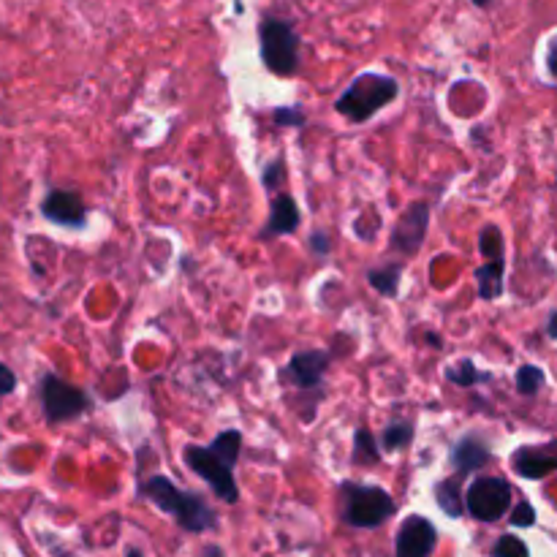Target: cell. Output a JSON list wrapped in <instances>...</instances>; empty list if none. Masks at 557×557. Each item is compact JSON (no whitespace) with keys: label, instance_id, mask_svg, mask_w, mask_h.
Instances as JSON below:
<instances>
[{"label":"cell","instance_id":"1","mask_svg":"<svg viewBox=\"0 0 557 557\" xmlns=\"http://www.w3.org/2000/svg\"><path fill=\"white\" fill-rule=\"evenodd\" d=\"M242 441L245 435L237 427H229L215 435V441L202 446V443H185L183 462L185 468L199 476V479L212 490V495L223 503L234 506L240 500V484L234 479V468L240 462Z\"/></svg>","mask_w":557,"mask_h":557},{"label":"cell","instance_id":"2","mask_svg":"<svg viewBox=\"0 0 557 557\" xmlns=\"http://www.w3.org/2000/svg\"><path fill=\"white\" fill-rule=\"evenodd\" d=\"M136 492L142 500H150L155 509L164 511L166 517H172L185 533L199 536V533H210V530L218 528V514L210 503L199 492L177 487L166 473L142 476Z\"/></svg>","mask_w":557,"mask_h":557},{"label":"cell","instance_id":"3","mask_svg":"<svg viewBox=\"0 0 557 557\" xmlns=\"http://www.w3.org/2000/svg\"><path fill=\"white\" fill-rule=\"evenodd\" d=\"M340 522L356 530H375L397 514V503L389 490L365 481H340L337 487Z\"/></svg>","mask_w":557,"mask_h":557},{"label":"cell","instance_id":"4","mask_svg":"<svg viewBox=\"0 0 557 557\" xmlns=\"http://www.w3.org/2000/svg\"><path fill=\"white\" fill-rule=\"evenodd\" d=\"M397 96H400L397 79L389 74H378V71H365L351 79V85L337 96L335 112L346 117L351 125H362L373 120L378 112H384L389 104H394Z\"/></svg>","mask_w":557,"mask_h":557},{"label":"cell","instance_id":"5","mask_svg":"<svg viewBox=\"0 0 557 557\" xmlns=\"http://www.w3.org/2000/svg\"><path fill=\"white\" fill-rule=\"evenodd\" d=\"M261 63L269 74L289 79L299 71V49L302 39L289 22L280 17H264L259 22Z\"/></svg>","mask_w":557,"mask_h":557},{"label":"cell","instance_id":"6","mask_svg":"<svg viewBox=\"0 0 557 557\" xmlns=\"http://www.w3.org/2000/svg\"><path fill=\"white\" fill-rule=\"evenodd\" d=\"M476 242H479V253L484 259L473 269L476 294L481 302H495L506 294V237H503L498 223H487V226H481Z\"/></svg>","mask_w":557,"mask_h":557},{"label":"cell","instance_id":"7","mask_svg":"<svg viewBox=\"0 0 557 557\" xmlns=\"http://www.w3.org/2000/svg\"><path fill=\"white\" fill-rule=\"evenodd\" d=\"M39 400L44 419L49 424L77 422L85 413L93 411V397L79 389L58 373H44L39 381Z\"/></svg>","mask_w":557,"mask_h":557},{"label":"cell","instance_id":"8","mask_svg":"<svg viewBox=\"0 0 557 557\" xmlns=\"http://www.w3.org/2000/svg\"><path fill=\"white\" fill-rule=\"evenodd\" d=\"M465 511L476 522H498L511 511V484L506 476H476L465 490Z\"/></svg>","mask_w":557,"mask_h":557},{"label":"cell","instance_id":"9","mask_svg":"<svg viewBox=\"0 0 557 557\" xmlns=\"http://www.w3.org/2000/svg\"><path fill=\"white\" fill-rule=\"evenodd\" d=\"M430 221H433L430 202L419 199V202L408 204L403 215L394 221L392 231H389V253L400 256V259H413L427 240Z\"/></svg>","mask_w":557,"mask_h":557},{"label":"cell","instance_id":"10","mask_svg":"<svg viewBox=\"0 0 557 557\" xmlns=\"http://www.w3.org/2000/svg\"><path fill=\"white\" fill-rule=\"evenodd\" d=\"M332 365V354L324 348H305L291 354L289 365L280 370V384L294 386L302 394H324V378Z\"/></svg>","mask_w":557,"mask_h":557},{"label":"cell","instance_id":"11","mask_svg":"<svg viewBox=\"0 0 557 557\" xmlns=\"http://www.w3.org/2000/svg\"><path fill=\"white\" fill-rule=\"evenodd\" d=\"M438 547V528L424 514H408L394 536V557H430Z\"/></svg>","mask_w":557,"mask_h":557},{"label":"cell","instance_id":"12","mask_svg":"<svg viewBox=\"0 0 557 557\" xmlns=\"http://www.w3.org/2000/svg\"><path fill=\"white\" fill-rule=\"evenodd\" d=\"M41 215L44 221L63 226V229H85L87 204L77 191L71 188H49L41 199Z\"/></svg>","mask_w":557,"mask_h":557},{"label":"cell","instance_id":"13","mask_svg":"<svg viewBox=\"0 0 557 557\" xmlns=\"http://www.w3.org/2000/svg\"><path fill=\"white\" fill-rule=\"evenodd\" d=\"M511 471L525 481H541L557 471V441L528 443L511 452Z\"/></svg>","mask_w":557,"mask_h":557},{"label":"cell","instance_id":"14","mask_svg":"<svg viewBox=\"0 0 557 557\" xmlns=\"http://www.w3.org/2000/svg\"><path fill=\"white\" fill-rule=\"evenodd\" d=\"M449 462H452L454 473L465 479V476H473V473L484 471L490 465L492 446L479 433H465L452 443Z\"/></svg>","mask_w":557,"mask_h":557},{"label":"cell","instance_id":"15","mask_svg":"<svg viewBox=\"0 0 557 557\" xmlns=\"http://www.w3.org/2000/svg\"><path fill=\"white\" fill-rule=\"evenodd\" d=\"M299 223H302V212H299L297 199L286 191H278L269 202V215L264 229L259 231L261 240H275V237H289L297 234Z\"/></svg>","mask_w":557,"mask_h":557},{"label":"cell","instance_id":"16","mask_svg":"<svg viewBox=\"0 0 557 557\" xmlns=\"http://www.w3.org/2000/svg\"><path fill=\"white\" fill-rule=\"evenodd\" d=\"M405 264L403 261H386L381 267H370L365 272V280L370 283V289L384 299L400 297V283H403Z\"/></svg>","mask_w":557,"mask_h":557},{"label":"cell","instance_id":"17","mask_svg":"<svg viewBox=\"0 0 557 557\" xmlns=\"http://www.w3.org/2000/svg\"><path fill=\"white\" fill-rule=\"evenodd\" d=\"M433 495H435V503H438V509L446 514L449 519H457L465 514V492H462V476H449V479H441L435 481L433 487Z\"/></svg>","mask_w":557,"mask_h":557},{"label":"cell","instance_id":"18","mask_svg":"<svg viewBox=\"0 0 557 557\" xmlns=\"http://www.w3.org/2000/svg\"><path fill=\"white\" fill-rule=\"evenodd\" d=\"M384 449H381V443L378 438L373 435L370 427H356L354 430V454H351V462L354 465H362V468H375V465H381L384 460Z\"/></svg>","mask_w":557,"mask_h":557},{"label":"cell","instance_id":"19","mask_svg":"<svg viewBox=\"0 0 557 557\" xmlns=\"http://www.w3.org/2000/svg\"><path fill=\"white\" fill-rule=\"evenodd\" d=\"M443 378H446L449 384L460 386V389H473V386L481 384V381H492V375L481 373L479 365L473 362L471 356H462V359H457L452 365L443 367Z\"/></svg>","mask_w":557,"mask_h":557},{"label":"cell","instance_id":"20","mask_svg":"<svg viewBox=\"0 0 557 557\" xmlns=\"http://www.w3.org/2000/svg\"><path fill=\"white\" fill-rule=\"evenodd\" d=\"M413 435H416V427H413V422L394 419V422L386 424L384 433H381V438H378V443H381V449L389 454L403 452V449H408V446L413 443Z\"/></svg>","mask_w":557,"mask_h":557},{"label":"cell","instance_id":"21","mask_svg":"<svg viewBox=\"0 0 557 557\" xmlns=\"http://www.w3.org/2000/svg\"><path fill=\"white\" fill-rule=\"evenodd\" d=\"M547 384V373L538 365H519L517 375H514V386L522 397H536L541 389Z\"/></svg>","mask_w":557,"mask_h":557},{"label":"cell","instance_id":"22","mask_svg":"<svg viewBox=\"0 0 557 557\" xmlns=\"http://www.w3.org/2000/svg\"><path fill=\"white\" fill-rule=\"evenodd\" d=\"M259 180H261V188L275 196V193L280 191V183L286 180V158H283V155H278V158L267 161V164L261 166Z\"/></svg>","mask_w":557,"mask_h":557},{"label":"cell","instance_id":"23","mask_svg":"<svg viewBox=\"0 0 557 557\" xmlns=\"http://www.w3.org/2000/svg\"><path fill=\"white\" fill-rule=\"evenodd\" d=\"M492 557H530V547L514 533H503L492 549Z\"/></svg>","mask_w":557,"mask_h":557},{"label":"cell","instance_id":"24","mask_svg":"<svg viewBox=\"0 0 557 557\" xmlns=\"http://www.w3.org/2000/svg\"><path fill=\"white\" fill-rule=\"evenodd\" d=\"M272 120L280 128H305L308 125V115L302 112V106L291 104V106H280L272 112Z\"/></svg>","mask_w":557,"mask_h":557},{"label":"cell","instance_id":"25","mask_svg":"<svg viewBox=\"0 0 557 557\" xmlns=\"http://www.w3.org/2000/svg\"><path fill=\"white\" fill-rule=\"evenodd\" d=\"M536 509H533V503L530 500H519L517 506H511V511H509V522H511V528H519V530H525V528H533L536 525Z\"/></svg>","mask_w":557,"mask_h":557},{"label":"cell","instance_id":"26","mask_svg":"<svg viewBox=\"0 0 557 557\" xmlns=\"http://www.w3.org/2000/svg\"><path fill=\"white\" fill-rule=\"evenodd\" d=\"M308 248L316 259H329L332 253V237L324 229H313L308 237Z\"/></svg>","mask_w":557,"mask_h":557},{"label":"cell","instance_id":"27","mask_svg":"<svg viewBox=\"0 0 557 557\" xmlns=\"http://www.w3.org/2000/svg\"><path fill=\"white\" fill-rule=\"evenodd\" d=\"M14 389H17V373L6 362H0V400L14 394Z\"/></svg>","mask_w":557,"mask_h":557},{"label":"cell","instance_id":"28","mask_svg":"<svg viewBox=\"0 0 557 557\" xmlns=\"http://www.w3.org/2000/svg\"><path fill=\"white\" fill-rule=\"evenodd\" d=\"M547 71L557 79V36L549 41V47H547Z\"/></svg>","mask_w":557,"mask_h":557},{"label":"cell","instance_id":"29","mask_svg":"<svg viewBox=\"0 0 557 557\" xmlns=\"http://www.w3.org/2000/svg\"><path fill=\"white\" fill-rule=\"evenodd\" d=\"M544 335H547V340L557 343V308L547 316V324H544Z\"/></svg>","mask_w":557,"mask_h":557},{"label":"cell","instance_id":"30","mask_svg":"<svg viewBox=\"0 0 557 557\" xmlns=\"http://www.w3.org/2000/svg\"><path fill=\"white\" fill-rule=\"evenodd\" d=\"M427 343H430L433 348H443V340L438 335H427Z\"/></svg>","mask_w":557,"mask_h":557},{"label":"cell","instance_id":"31","mask_svg":"<svg viewBox=\"0 0 557 557\" xmlns=\"http://www.w3.org/2000/svg\"><path fill=\"white\" fill-rule=\"evenodd\" d=\"M125 557H145V555H142V552H139V549H136V547H131V549H128V552H125Z\"/></svg>","mask_w":557,"mask_h":557},{"label":"cell","instance_id":"32","mask_svg":"<svg viewBox=\"0 0 557 557\" xmlns=\"http://www.w3.org/2000/svg\"><path fill=\"white\" fill-rule=\"evenodd\" d=\"M471 3H476V6H479V9H487V6H490L492 0H471Z\"/></svg>","mask_w":557,"mask_h":557}]
</instances>
